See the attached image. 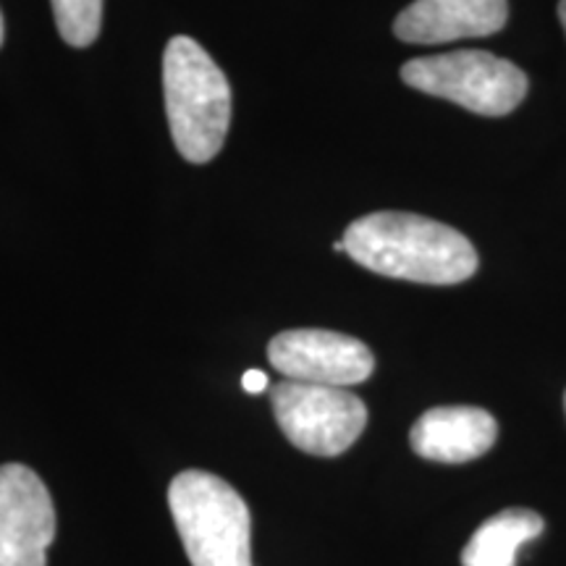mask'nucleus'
Masks as SVG:
<instances>
[{"label": "nucleus", "mask_w": 566, "mask_h": 566, "mask_svg": "<svg viewBox=\"0 0 566 566\" xmlns=\"http://www.w3.org/2000/svg\"><path fill=\"white\" fill-rule=\"evenodd\" d=\"M564 407H566V396H564Z\"/></svg>", "instance_id": "dca6fc26"}, {"label": "nucleus", "mask_w": 566, "mask_h": 566, "mask_svg": "<svg viewBox=\"0 0 566 566\" xmlns=\"http://www.w3.org/2000/svg\"><path fill=\"white\" fill-rule=\"evenodd\" d=\"M506 0H415L394 21L396 38L412 45H441L467 38H491L504 30Z\"/></svg>", "instance_id": "6e6552de"}, {"label": "nucleus", "mask_w": 566, "mask_h": 566, "mask_svg": "<svg viewBox=\"0 0 566 566\" xmlns=\"http://www.w3.org/2000/svg\"><path fill=\"white\" fill-rule=\"evenodd\" d=\"M499 438L493 415L480 407H433L412 424L409 443L430 462L464 464L483 457Z\"/></svg>", "instance_id": "1a4fd4ad"}, {"label": "nucleus", "mask_w": 566, "mask_h": 566, "mask_svg": "<svg viewBox=\"0 0 566 566\" xmlns=\"http://www.w3.org/2000/svg\"><path fill=\"white\" fill-rule=\"evenodd\" d=\"M3 34H6V27H3V13H0V45H3Z\"/></svg>", "instance_id": "4468645a"}, {"label": "nucleus", "mask_w": 566, "mask_h": 566, "mask_svg": "<svg viewBox=\"0 0 566 566\" xmlns=\"http://www.w3.org/2000/svg\"><path fill=\"white\" fill-rule=\"evenodd\" d=\"M268 359L286 380L349 388L375 370L370 346L359 338L321 328L283 331L268 344Z\"/></svg>", "instance_id": "423d86ee"}, {"label": "nucleus", "mask_w": 566, "mask_h": 566, "mask_svg": "<svg viewBox=\"0 0 566 566\" xmlns=\"http://www.w3.org/2000/svg\"><path fill=\"white\" fill-rule=\"evenodd\" d=\"M334 252H346V244H344V239H342V242H336V244H334Z\"/></svg>", "instance_id": "2eb2a0df"}, {"label": "nucleus", "mask_w": 566, "mask_h": 566, "mask_svg": "<svg viewBox=\"0 0 566 566\" xmlns=\"http://www.w3.org/2000/svg\"><path fill=\"white\" fill-rule=\"evenodd\" d=\"M271 405L283 436L313 457L344 454L367 424L365 401L346 388L281 380Z\"/></svg>", "instance_id": "39448f33"}, {"label": "nucleus", "mask_w": 566, "mask_h": 566, "mask_svg": "<svg viewBox=\"0 0 566 566\" xmlns=\"http://www.w3.org/2000/svg\"><path fill=\"white\" fill-rule=\"evenodd\" d=\"M346 254L388 279L451 286L472 279L478 252L464 233L412 212H370L349 223Z\"/></svg>", "instance_id": "f257e3e1"}, {"label": "nucleus", "mask_w": 566, "mask_h": 566, "mask_svg": "<svg viewBox=\"0 0 566 566\" xmlns=\"http://www.w3.org/2000/svg\"><path fill=\"white\" fill-rule=\"evenodd\" d=\"M55 27L74 48H87L97 40L103 24V0H51Z\"/></svg>", "instance_id": "9b49d317"}, {"label": "nucleus", "mask_w": 566, "mask_h": 566, "mask_svg": "<svg viewBox=\"0 0 566 566\" xmlns=\"http://www.w3.org/2000/svg\"><path fill=\"white\" fill-rule=\"evenodd\" d=\"M53 537V499L38 472L0 467V566H45Z\"/></svg>", "instance_id": "0eeeda50"}, {"label": "nucleus", "mask_w": 566, "mask_h": 566, "mask_svg": "<svg viewBox=\"0 0 566 566\" xmlns=\"http://www.w3.org/2000/svg\"><path fill=\"white\" fill-rule=\"evenodd\" d=\"M163 90L176 150L189 163L221 153L231 124V87L218 63L192 38H174L163 55Z\"/></svg>", "instance_id": "f03ea898"}, {"label": "nucleus", "mask_w": 566, "mask_h": 566, "mask_svg": "<svg viewBox=\"0 0 566 566\" xmlns=\"http://www.w3.org/2000/svg\"><path fill=\"white\" fill-rule=\"evenodd\" d=\"M558 19H562L564 32H566V0H562V3H558Z\"/></svg>", "instance_id": "ddd939ff"}, {"label": "nucleus", "mask_w": 566, "mask_h": 566, "mask_svg": "<svg viewBox=\"0 0 566 566\" xmlns=\"http://www.w3.org/2000/svg\"><path fill=\"white\" fill-rule=\"evenodd\" d=\"M168 506L192 566H252L250 509L226 480L181 472L168 488Z\"/></svg>", "instance_id": "7ed1b4c3"}, {"label": "nucleus", "mask_w": 566, "mask_h": 566, "mask_svg": "<svg viewBox=\"0 0 566 566\" xmlns=\"http://www.w3.org/2000/svg\"><path fill=\"white\" fill-rule=\"evenodd\" d=\"M546 522L530 509H504L475 530L462 551V566H516V554L543 535Z\"/></svg>", "instance_id": "9d476101"}, {"label": "nucleus", "mask_w": 566, "mask_h": 566, "mask_svg": "<svg viewBox=\"0 0 566 566\" xmlns=\"http://www.w3.org/2000/svg\"><path fill=\"white\" fill-rule=\"evenodd\" d=\"M401 80L424 95L441 97L480 116H506L527 95V74L485 51L424 55L401 66Z\"/></svg>", "instance_id": "20e7f679"}, {"label": "nucleus", "mask_w": 566, "mask_h": 566, "mask_svg": "<svg viewBox=\"0 0 566 566\" xmlns=\"http://www.w3.org/2000/svg\"><path fill=\"white\" fill-rule=\"evenodd\" d=\"M242 386L247 394H263L268 386H271V380H268V375L263 370H247L242 375Z\"/></svg>", "instance_id": "f8f14e48"}]
</instances>
